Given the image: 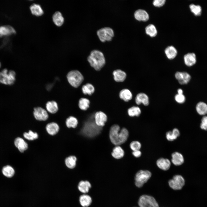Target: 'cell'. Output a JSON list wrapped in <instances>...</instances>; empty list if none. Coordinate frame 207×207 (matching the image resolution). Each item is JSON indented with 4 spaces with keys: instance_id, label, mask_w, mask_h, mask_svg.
Wrapping results in <instances>:
<instances>
[{
    "instance_id": "f35d334b",
    "label": "cell",
    "mask_w": 207,
    "mask_h": 207,
    "mask_svg": "<svg viewBox=\"0 0 207 207\" xmlns=\"http://www.w3.org/2000/svg\"><path fill=\"white\" fill-rule=\"evenodd\" d=\"M189 7L191 12L195 16H199L201 15L202 9L200 5L192 4H190Z\"/></svg>"
},
{
    "instance_id": "4316f807",
    "label": "cell",
    "mask_w": 207,
    "mask_h": 207,
    "mask_svg": "<svg viewBox=\"0 0 207 207\" xmlns=\"http://www.w3.org/2000/svg\"><path fill=\"white\" fill-rule=\"evenodd\" d=\"M196 110L199 115L205 116L207 114V104L204 102H199L196 105Z\"/></svg>"
},
{
    "instance_id": "ffe728a7",
    "label": "cell",
    "mask_w": 207,
    "mask_h": 207,
    "mask_svg": "<svg viewBox=\"0 0 207 207\" xmlns=\"http://www.w3.org/2000/svg\"><path fill=\"white\" fill-rule=\"evenodd\" d=\"M46 129L48 134L50 135H54L57 133L60 128L57 123L55 122H51L47 125Z\"/></svg>"
},
{
    "instance_id": "8992f818",
    "label": "cell",
    "mask_w": 207,
    "mask_h": 207,
    "mask_svg": "<svg viewBox=\"0 0 207 207\" xmlns=\"http://www.w3.org/2000/svg\"><path fill=\"white\" fill-rule=\"evenodd\" d=\"M139 207H159V205L155 198L147 195H143L139 198L138 202Z\"/></svg>"
},
{
    "instance_id": "ab89813d",
    "label": "cell",
    "mask_w": 207,
    "mask_h": 207,
    "mask_svg": "<svg viewBox=\"0 0 207 207\" xmlns=\"http://www.w3.org/2000/svg\"><path fill=\"white\" fill-rule=\"evenodd\" d=\"M24 137L29 140H33L38 138V135L36 132L30 130L28 133L25 132L23 134Z\"/></svg>"
},
{
    "instance_id": "1f68e13d",
    "label": "cell",
    "mask_w": 207,
    "mask_h": 207,
    "mask_svg": "<svg viewBox=\"0 0 207 207\" xmlns=\"http://www.w3.org/2000/svg\"><path fill=\"white\" fill-rule=\"evenodd\" d=\"M76 157L74 156L67 157L65 160L66 166L70 169L74 168L76 166Z\"/></svg>"
},
{
    "instance_id": "83f0119b",
    "label": "cell",
    "mask_w": 207,
    "mask_h": 207,
    "mask_svg": "<svg viewBox=\"0 0 207 207\" xmlns=\"http://www.w3.org/2000/svg\"><path fill=\"white\" fill-rule=\"evenodd\" d=\"M119 95L120 98L126 102L131 100L133 97L131 91L126 89L122 90L120 91Z\"/></svg>"
},
{
    "instance_id": "e575fe53",
    "label": "cell",
    "mask_w": 207,
    "mask_h": 207,
    "mask_svg": "<svg viewBox=\"0 0 207 207\" xmlns=\"http://www.w3.org/2000/svg\"><path fill=\"white\" fill-rule=\"evenodd\" d=\"M90 104V101L88 99L82 98L79 100L78 106L82 110H87L89 108Z\"/></svg>"
},
{
    "instance_id": "8fae6325",
    "label": "cell",
    "mask_w": 207,
    "mask_h": 207,
    "mask_svg": "<svg viewBox=\"0 0 207 207\" xmlns=\"http://www.w3.org/2000/svg\"><path fill=\"white\" fill-rule=\"evenodd\" d=\"M94 118L95 124L99 127L104 126L107 120V116L105 113L101 111L96 112Z\"/></svg>"
},
{
    "instance_id": "4fadbf2b",
    "label": "cell",
    "mask_w": 207,
    "mask_h": 207,
    "mask_svg": "<svg viewBox=\"0 0 207 207\" xmlns=\"http://www.w3.org/2000/svg\"><path fill=\"white\" fill-rule=\"evenodd\" d=\"M16 33L15 30L12 26L6 25L0 26V38L4 36L15 34Z\"/></svg>"
},
{
    "instance_id": "7402d4cb",
    "label": "cell",
    "mask_w": 207,
    "mask_h": 207,
    "mask_svg": "<svg viewBox=\"0 0 207 207\" xmlns=\"http://www.w3.org/2000/svg\"><path fill=\"white\" fill-rule=\"evenodd\" d=\"M114 80L117 82H122L125 79L126 74V73L120 69L114 70L113 72Z\"/></svg>"
},
{
    "instance_id": "7c38bea8",
    "label": "cell",
    "mask_w": 207,
    "mask_h": 207,
    "mask_svg": "<svg viewBox=\"0 0 207 207\" xmlns=\"http://www.w3.org/2000/svg\"><path fill=\"white\" fill-rule=\"evenodd\" d=\"M175 76L181 85L187 84L191 78L190 75L186 72H177L175 74Z\"/></svg>"
},
{
    "instance_id": "d4e9b609",
    "label": "cell",
    "mask_w": 207,
    "mask_h": 207,
    "mask_svg": "<svg viewBox=\"0 0 207 207\" xmlns=\"http://www.w3.org/2000/svg\"><path fill=\"white\" fill-rule=\"evenodd\" d=\"M180 135L179 130L177 128H175L172 131L167 132L166 134V136L167 140L171 141L176 139Z\"/></svg>"
},
{
    "instance_id": "8d00e7d4",
    "label": "cell",
    "mask_w": 207,
    "mask_h": 207,
    "mask_svg": "<svg viewBox=\"0 0 207 207\" xmlns=\"http://www.w3.org/2000/svg\"><path fill=\"white\" fill-rule=\"evenodd\" d=\"M141 111L138 106H133L128 109V113L131 117L138 116L141 114Z\"/></svg>"
},
{
    "instance_id": "30bf717a",
    "label": "cell",
    "mask_w": 207,
    "mask_h": 207,
    "mask_svg": "<svg viewBox=\"0 0 207 207\" xmlns=\"http://www.w3.org/2000/svg\"><path fill=\"white\" fill-rule=\"evenodd\" d=\"M33 115L35 118L39 121H45L49 117L47 111L40 107H37L34 108Z\"/></svg>"
},
{
    "instance_id": "836d02e7",
    "label": "cell",
    "mask_w": 207,
    "mask_h": 207,
    "mask_svg": "<svg viewBox=\"0 0 207 207\" xmlns=\"http://www.w3.org/2000/svg\"><path fill=\"white\" fill-rule=\"evenodd\" d=\"M95 90L94 86L89 83H87L83 85L82 88V92L85 95H91L94 93Z\"/></svg>"
},
{
    "instance_id": "d6986e66",
    "label": "cell",
    "mask_w": 207,
    "mask_h": 207,
    "mask_svg": "<svg viewBox=\"0 0 207 207\" xmlns=\"http://www.w3.org/2000/svg\"><path fill=\"white\" fill-rule=\"evenodd\" d=\"M15 146L21 152H23L28 148L27 143L22 138L18 137L16 138L14 142Z\"/></svg>"
},
{
    "instance_id": "ba28073f",
    "label": "cell",
    "mask_w": 207,
    "mask_h": 207,
    "mask_svg": "<svg viewBox=\"0 0 207 207\" xmlns=\"http://www.w3.org/2000/svg\"><path fill=\"white\" fill-rule=\"evenodd\" d=\"M169 186L175 190L182 189L185 185V181L183 177L180 175H175L168 182Z\"/></svg>"
},
{
    "instance_id": "60d3db41",
    "label": "cell",
    "mask_w": 207,
    "mask_h": 207,
    "mask_svg": "<svg viewBox=\"0 0 207 207\" xmlns=\"http://www.w3.org/2000/svg\"><path fill=\"white\" fill-rule=\"evenodd\" d=\"M141 146V143L137 141H132L130 144V147L133 151L140 150Z\"/></svg>"
},
{
    "instance_id": "2e32d148",
    "label": "cell",
    "mask_w": 207,
    "mask_h": 207,
    "mask_svg": "<svg viewBox=\"0 0 207 207\" xmlns=\"http://www.w3.org/2000/svg\"><path fill=\"white\" fill-rule=\"evenodd\" d=\"M149 98L148 96L143 93H139L137 94L135 98V103L138 105L142 103L145 106H147L149 104Z\"/></svg>"
},
{
    "instance_id": "484cf974",
    "label": "cell",
    "mask_w": 207,
    "mask_h": 207,
    "mask_svg": "<svg viewBox=\"0 0 207 207\" xmlns=\"http://www.w3.org/2000/svg\"><path fill=\"white\" fill-rule=\"evenodd\" d=\"M80 205L83 207H87L89 206L92 202L91 197L89 195L84 194L81 195L79 198Z\"/></svg>"
},
{
    "instance_id": "7bdbcfd3",
    "label": "cell",
    "mask_w": 207,
    "mask_h": 207,
    "mask_svg": "<svg viewBox=\"0 0 207 207\" xmlns=\"http://www.w3.org/2000/svg\"><path fill=\"white\" fill-rule=\"evenodd\" d=\"M200 127L202 130H207V116H204L201 119Z\"/></svg>"
},
{
    "instance_id": "ac0fdd59",
    "label": "cell",
    "mask_w": 207,
    "mask_h": 207,
    "mask_svg": "<svg viewBox=\"0 0 207 207\" xmlns=\"http://www.w3.org/2000/svg\"><path fill=\"white\" fill-rule=\"evenodd\" d=\"M135 18L139 21H146L149 19V16L147 12L142 9H139L135 12Z\"/></svg>"
},
{
    "instance_id": "7dc6e473",
    "label": "cell",
    "mask_w": 207,
    "mask_h": 207,
    "mask_svg": "<svg viewBox=\"0 0 207 207\" xmlns=\"http://www.w3.org/2000/svg\"><path fill=\"white\" fill-rule=\"evenodd\" d=\"M1 62H0V68L1 67Z\"/></svg>"
},
{
    "instance_id": "cb8c5ba5",
    "label": "cell",
    "mask_w": 207,
    "mask_h": 207,
    "mask_svg": "<svg viewBox=\"0 0 207 207\" xmlns=\"http://www.w3.org/2000/svg\"><path fill=\"white\" fill-rule=\"evenodd\" d=\"M91 187V185L89 181H82L79 183L78 187L80 192L85 194L89 192Z\"/></svg>"
},
{
    "instance_id": "277c9868",
    "label": "cell",
    "mask_w": 207,
    "mask_h": 207,
    "mask_svg": "<svg viewBox=\"0 0 207 207\" xmlns=\"http://www.w3.org/2000/svg\"><path fill=\"white\" fill-rule=\"evenodd\" d=\"M152 176L151 172L147 170H140L136 174L135 177V185L140 188L146 183Z\"/></svg>"
},
{
    "instance_id": "4dcf8cb0",
    "label": "cell",
    "mask_w": 207,
    "mask_h": 207,
    "mask_svg": "<svg viewBox=\"0 0 207 207\" xmlns=\"http://www.w3.org/2000/svg\"><path fill=\"white\" fill-rule=\"evenodd\" d=\"M165 54L167 58L170 60L173 59L176 56L177 51L173 46H171L167 47L165 50Z\"/></svg>"
},
{
    "instance_id": "f1b7e54d",
    "label": "cell",
    "mask_w": 207,
    "mask_h": 207,
    "mask_svg": "<svg viewBox=\"0 0 207 207\" xmlns=\"http://www.w3.org/2000/svg\"><path fill=\"white\" fill-rule=\"evenodd\" d=\"M124 154L123 149L120 146L117 145L114 147L111 154L115 158L119 159L123 157Z\"/></svg>"
},
{
    "instance_id": "ee69618b",
    "label": "cell",
    "mask_w": 207,
    "mask_h": 207,
    "mask_svg": "<svg viewBox=\"0 0 207 207\" xmlns=\"http://www.w3.org/2000/svg\"><path fill=\"white\" fill-rule=\"evenodd\" d=\"M165 1V0H155L153 2V4L156 7H159L162 6Z\"/></svg>"
},
{
    "instance_id": "b9f144b4",
    "label": "cell",
    "mask_w": 207,
    "mask_h": 207,
    "mask_svg": "<svg viewBox=\"0 0 207 207\" xmlns=\"http://www.w3.org/2000/svg\"><path fill=\"white\" fill-rule=\"evenodd\" d=\"M176 101L179 103H184L185 100V96L183 94H177L175 97Z\"/></svg>"
},
{
    "instance_id": "5bb4252c",
    "label": "cell",
    "mask_w": 207,
    "mask_h": 207,
    "mask_svg": "<svg viewBox=\"0 0 207 207\" xmlns=\"http://www.w3.org/2000/svg\"><path fill=\"white\" fill-rule=\"evenodd\" d=\"M156 164L158 167L164 170H168L170 167L171 162L167 158H161L156 161Z\"/></svg>"
},
{
    "instance_id": "f6af8a7d",
    "label": "cell",
    "mask_w": 207,
    "mask_h": 207,
    "mask_svg": "<svg viewBox=\"0 0 207 207\" xmlns=\"http://www.w3.org/2000/svg\"><path fill=\"white\" fill-rule=\"evenodd\" d=\"M132 154L136 158L139 157L141 155V152L139 150L133 151Z\"/></svg>"
},
{
    "instance_id": "c3c4849f",
    "label": "cell",
    "mask_w": 207,
    "mask_h": 207,
    "mask_svg": "<svg viewBox=\"0 0 207 207\" xmlns=\"http://www.w3.org/2000/svg\"></svg>"
},
{
    "instance_id": "e0dca14e",
    "label": "cell",
    "mask_w": 207,
    "mask_h": 207,
    "mask_svg": "<svg viewBox=\"0 0 207 207\" xmlns=\"http://www.w3.org/2000/svg\"><path fill=\"white\" fill-rule=\"evenodd\" d=\"M184 60L185 64L190 67L194 65L196 62L195 54L193 53H190L185 55Z\"/></svg>"
},
{
    "instance_id": "5b68a950",
    "label": "cell",
    "mask_w": 207,
    "mask_h": 207,
    "mask_svg": "<svg viewBox=\"0 0 207 207\" xmlns=\"http://www.w3.org/2000/svg\"><path fill=\"white\" fill-rule=\"evenodd\" d=\"M16 76L14 71H8L7 69H4L0 72V83L6 85H12L15 81Z\"/></svg>"
},
{
    "instance_id": "6da1fadb",
    "label": "cell",
    "mask_w": 207,
    "mask_h": 207,
    "mask_svg": "<svg viewBox=\"0 0 207 207\" xmlns=\"http://www.w3.org/2000/svg\"><path fill=\"white\" fill-rule=\"evenodd\" d=\"M129 136V131L125 128L120 130V127L117 124H114L110 128L109 137L112 143L114 145H119L124 143Z\"/></svg>"
},
{
    "instance_id": "d590c367",
    "label": "cell",
    "mask_w": 207,
    "mask_h": 207,
    "mask_svg": "<svg viewBox=\"0 0 207 207\" xmlns=\"http://www.w3.org/2000/svg\"><path fill=\"white\" fill-rule=\"evenodd\" d=\"M66 123L68 128H74L77 126L78 121L75 117L73 116H70L66 119Z\"/></svg>"
},
{
    "instance_id": "bcb514c9",
    "label": "cell",
    "mask_w": 207,
    "mask_h": 207,
    "mask_svg": "<svg viewBox=\"0 0 207 207\" xmlns=\"http://www.w3.org/2000/svg\"><path fill=\"white\" fill-rule=\"evenodd\" d=\"M177 92L178 94H183V90L181 89H179L177 90Z\"/></svg>"
},
{
    "instance_id": "7a4b0ae2",
    "label": "cell",
    "mask_w": 207,
    "mask_h": 207,
    "mask_svg": "<svg viewBox=\"0 0 207 207\" xmlns=\"http://www.w3.org/2000/svg\"><path fill=\"white\" fill-rule=\"evenodd\" d=\"M87 59L90 66L97 71L100 70L106 63L103 54L101 51L97 50L91 51Z\"/></svg>"
},
{
    "instance_id": "d6a6232c",
    "label": "cell",
    "mask_w": 207,
    "mask_h": 207,
    "mask_svg": "<svg viewBox=\"0 0 207 207\" xmlns=\"http://www.w3.org/2000/svg\"><path fill=\"white\" fill-rule=\"evenodd\" d=\"M2 172L6 177L10 178L14 175L15 170L11 166L7 165L3 167L2 169Z\"/></svg>"
},
{
    "instance_id": "44dd1931",
    "label": "cell",
    "mask_w": 207,
    "mask_h": 207,
    "mask_svg": "<svg viewBox=\"0 0 207 207\" xmlns=\"http://www.w3.org/2000/svg\"><path fill=\"white\" fill-rule=\"evenodd\" d=\"M53 21L56 26L60 27L64 24V19L62 13L59 11L55 12L52 16Z\"/></svg>"
},
{
    "instance_id": "9c48e42d",
    "label": "cell",
    "mask_w": 207,
    "mask_h": 207,
    "mask_svg": "<svg viewBox=\"0 0 207 207\" xmlns=\"http://www.w3.org/2000/svg\"><path fill=\"white\" fill-rule=\"evenodd\" d=\"M101 127L98 126L95 122H90L85 124L83 131L85 135L89 137L95 135L100 132Z\"/></svg>"
},
{
    "instance_id": "f546056e",
    "label": "cell",
    "mask_w": 207,
    "mask_h": 207,
    "mask_svg": "<svg viewBox=\"0 0 207 207\" xmlns=\"http://www.w3.org/2000/svg\"><path fill=\"white\" fill-rule=\"evenodd\" d=\"M46 107L47 111L52 114L56 113L58 109L57 103L54 101L47 102L46 104Z\"/></svg>"
},
{
    "instance_id": "603a6c76",
    "label": "cell",
    "mask_w": 207,
    "mask_h": 207,
    "mask_svg": "<svg viewBox=\"0 0 207 207\" xmlns=\"http://www.w3.org/2000/svg\"><path fill=\"white\" fill-rule=\"evenodd\" d=\"M30 9L32 14L37 16H42L44 11L41 5L37 4L34 3L30 7Z\"/></svg>"
},
{
    "instance_id": "3957f363",
    "label": "cell",
    "mask_w": 207,
    "mask_h": 207,
    "mask_svg": "<svg viewBox=\"0 0 207 207\" xmlns=\"http://www.w3.org/2000/svg\"><path fill=\"white\" fill-rule=\"evenodd\" d=\"M67 77L70 84L75 88L78 87L84 80L82 74L79 71L76 70L69 72L67 74Z\"/></svg>"
},
{
    "instance_id": "9a60e30c",
    "label": "cell",
    "mask_w": 207,
    "mask_h": 207,
    "mask_svg": "<svg viewBox=\"0 0 207 207\" xmlns=\"http://www.w3.org/2000/svg\"><path fill=\"white\" fill-rule=\"evenodd\" d=\"M171 162L175 166H180L184 162V159L182 154L181 153L176 152L171 155Z\"/></svg>"
},
{
    "instance_id": "74e56055",
    "label": "cell",
    "mask_w": 207,
    "mask_h": 207,
    "mask_svg": "<svg viewBox=\"0 0 207 207\" xmlns=\"http://www.w3.org/2000/svg\"><path fill=\"white\" fill-rule=\"evenodd\" d=\"M146 33L152 37L156 36L157 34V30L155 26L150 24L147 26L145 28Z\"/></svg>"
},
{
    "instance_id": "52a82bcc",
    "label": "cell",
    "mask_w": 207,
    "mask_h": 207,
    "mask_svg": "<svg viewBox=\"0 0 207 207\" xmlns=\"http://www.w3.org/2000/svg\"><path fill=\"white\" fill-rule=\"evenodd\" d=\"M97 33L99 40L102 42L111 41L114 35L113 29L108 27L99 29L97 31Z\"/></svg>"
}]
</instances>
